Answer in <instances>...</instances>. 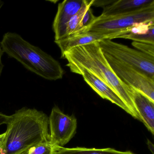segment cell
Returning <instances> with one entry per match:
<instances>
[{"label":"cell","instance_id":"6da1fadb","mask_svg":"<svg viewBox=\"0 0 154 154\" xmlns=\"http://www.w3.org/2000/svg\"><path fill=\"white\" fill-rule=\"evenodd\" d=\"M7 125L2 154H22L50 142L48 117L41 111L23 107L11 115Z\"/></svg>","mask_w":154,"mask_h":154},{"label":"cell","instance_id":"7a4b0ae2","mask_svg":"<svg viewBox=\"0 0 154 154\" xmlns=\"http://www.w3.org/2000/svg\"><path fill=\"white\" fill-rule=\"evenodd\" d=\"M61 58L84 67L104 82L120 97L131 116L140 121L133 102L131 87L117 77L103 55L99 41L72 48L64 53Z\"/></svg>","mask_w":154,"mask_h":154},{"label":"cell","instance_id":"3957f363","mask_svg":"<svg viewBox=\"0 0 154 154\" xmlns=\"http://www.w3.org/2000/svg\"><path fill=\"white\" fill-rule=\"evenodd\" d=\"M0 45L4 53L40 77L49 81L63 78L64 71L60 63L19 34L7 32L3 35Z\"/></svg>","mask_w":154,"mask_h":154},{"label":"cell","instance_id":"277c9868","mask_svg":"<svg viewBox=\"0 0 154 154\" xmlns=\"http://www.w3.org/2000/svg\"><path fill=\"white\" fill-rule=\"evenodd\" d=\"M152 21H154V4L127 14L112 17L100 15L96 17L92 25L83 33L102 35L104 39L111 40L135 24Z\"/></svg>","mask_w":154,"mask_h":154},{"label":"cell","instance_id":"5b68a950","mask_svg":"<svg viewBox=\"0 0 154 154\" xmlns=\"http://www.w3.org/2000/svg\"><path fill=\"white\" fill-rule=\"evenodd\" d=\"M99 44L103 54L133 66L154 79V57L110 39H102Z\"/></svg>","mask_w":154,"mask_h":154},{"label":"cell","instance_id":"8992f818","mask_svg":"<svg viewBox=\"0 0 154 154\" xmlns=\"http://www.w3.org/2000/svg\"><path fill=\"white\" fill-rule=\"evenodd\" d=\"M104 55L117 77L129 87L145 94L154 102V79L127 64Z\"/></svg>","mask_w":154,"mask_h":154},{"label":"cell","instance_id":"52a82bcc","mask_svg":"<svg viewBox=\"0 0 154 154\" xmlns=\"http://www.w3.org/2000/svg\"><path fill=\"white\" fill-rule=\"evenodd\" d=\"M50 142L54 147H64L76 133L77 122L73 115L65 114L57 106L48 117Z\"/></svg>","mask_w":154,"mask_h":154},{"label":"cell","instance_id":"ba28073f","mask_svg":"<svg viewBox=\"0 0 154 154\" xmlns=\"http://www.w3.org/2000/svg\"><path fill=\"white\" fill-rule=\"evenodd\" d=\"M66 66L69 67L72 72L81 75L87 84L103 99H106L116 104L131 115L129 109L120 97L96 75L76 64L68 62Z\"/></svg>","mask_w":154,"mask_h":154},{"label":"cell","instance_id":"9c48e42d","mask_svg":"<svg viewBox=\"0 0 154 154\" xmlns=\"http://www.w3.org/2000/svg\"><path fill=\"white\" fill-rule=\"evenodd\" d=\"M83 2V0H65L59 3L53 24L54 41L65 37L67 24L81 9Z\"/></svg>","mask_w":154,"mask_h":154},{"label":"cell","instance_id":"30bf717a","mask_svg":"<svg viewBox=\"0 0 154 154\" xmlns=\"http://www.w3.org/2000/svg\"><path fill=\"white\" fill-rule=\"evenodd\" d=\"M132 89L133 102L138 114L148 130L154 135V102L139 91Z\"/></svg>","mask_w":154,"mask_h":154},{"label":"cell","instance_id":"8fae6325","mask_svg":"<svg viewBox=\"0 0 154 154\" xmlns=\"http://www.w3.org/2000/svg\"><path fill=\"white\" fill-rule=\"evenodd\" d=\"M154 4V0H118L103 8L101 16L112 17L134 12Z\"/></svg>","mask_w":154,"mask_h":154},{"label":"cell","instance_id":"7c38bea8","mask_svg":"<svg viewBox=\"0 0 154 154\" xmlns=\"http://www.w3.org/2000/svg\"><path fill=\"white\" fill-rule=\"evenodd\" d=\"M103 39H104V36L86 32L70 36L54 42L61 50L62 56L64 53L74 48L88 45Z\"/></svg>","mask_w":154,"mask_h":154},{"label":"cell","instance_id":"4fadbf2b","mask_svg":"<svg viewBox=\"0 0 154 154\" xmlns=\"http://www.w3.org/2000/svg\"><path fill=\"white\" fill-rule=\"evenodd\" d=\"M55 150L54 154H135L131 151H119L111 148L96 149L55 147Z\"/></svg>","mask_w":154,"mask_h":154},{"label":"cell","instance_id":"5bb4252c","mask_svg":"<svg viewBox=\"0 0 154 154\" xmlns=\"http://www.w3.org/2000/svg\"><path fill=\"white\" fill-rule=\"evenodd\" d=\"M94 0H83L82 5L79 11L71 19L66 26L65 37L77 35L82 30V20L87 10L91 8Z\"/></svg>","mask_w":154,"mask_h":154},{"label":"cell","instance_id":"9a60e30c","mask_svg":"<svg viewBox=\"0 0 154 154\" xmlns=\"http://www.w3.org/2000/svg\"><path fill=\"white\" fill-rule=\"evenodd\" d=\"M116 38H124L133 40L135 42L154 45V26L151 27L148 32L144 35H137L123 34L118 36Z\"/></svg>","mask_w":154,"mask_h":154},{"label":"cell","instance_id":"2e32d148","mask_svg":"<svg viewBox=\"0 0 154 154\" xmlns=\"http://www.w3.org/2000/svg\"><path fill=\"white\" fill-rule=\"evenodd\" d=\"M55 150V147L48 142L33 146L22 154H54Z\"/></svg>","mask_w":154,"mask_h":154},{"label":"cell","instance_id":"e0dca14e","mask_svg":"<svg viewBox=\"0 0 154 154\" xmlns=\"http://www.w3.org/2000/svg\"><path fill=\"white\" fill-rule=\"evenodd\" d=\"M132 45L143 54L154 57V45L134 41Z\"/></svg>","mask_w":154,"mask_h":154},{"label":"cell","instance_id":"ac0fdd59","mask_svg":"<svg viewBox=\"0 0 154 154\" xmlns=\"http://www.w3.org/2000/svg\"><path fill=\"white\" fill-rule=\"evenodd\" d=\"M96 18V17L94 15L91 8L87 10V11L85 13L82 20V30L79 34L83 33L86 29L90 27L92 25Z\"/></svg>","mask_w":154,"mask_h":154},{"label":"cell","instance_id":"d6986e66","mask_svg":"<svg viewBox=\"0 0 154 154\" xmlns=\"http://www.w3.org/2000/svg\"><path fill=\"white\" fill-rule=\"evenodd\" d=\"M115 1H94L92 6L96 7H103L104 8L106 6L113 3Z\"/></svg>","mask_w":154,"mask_h":154},{"label":"cell","instance_id":"ffe728a7","mask_svg":"<svg viewBox=\"0 0 154 154\" xmlns=\"http://www.w3.org/2000/svg\"><path fill=\"white\" fill-rule=\"evenodd\" d=\"M4 4V3L3 2L0 1V11H1V9L3 7ZM4 54V52L2 50L1 46L0 45V77L1 76L2 74V71H3V69L4 67V65L2 63V57Z\"/></svg>","mask_w":154,"mask_h":154},{"label":"cell","instance_id":"44dd1931","mask_svg":"<svg viewBox=\"0 0 154 154\" xmlns=\"http://www.w3.org/2000/svg\"><path fill=\"white\" fill-rule=\"evenodd\" d=\"M10 119V116L6 115L0 112V126L3 124H7Z\"/></svg>","mask_w":154,"mask_h":154},{"label":"cell","instance_id":"7402d4cb","mask_svg":"<svg viewBox=\"0 0 154 154\" xmlns=\"http://www.w3.org/2000/svg\"><path fill=\"white\" fill-rule=\"evenodd\" d=\"M6 132L0 134V154H2V147L5 140Z\"/></svg>","mask_w":154,"mask_h":154},{"label":"cell","instance_id":"603a6c76","mask_svg":"<svg viewBox=\"0 0 154 154\" xmlns=\"http://www.w3.org/2000/svg\"><path fill=\"white\" fill-rule=\"evenodd\" d=\"M147 145L149 149L150 152L152 153V154H154V147L153 143L149 140L148 139Z\"/></svg>","mask_w":154,"mask_h":154}]
</instances>
